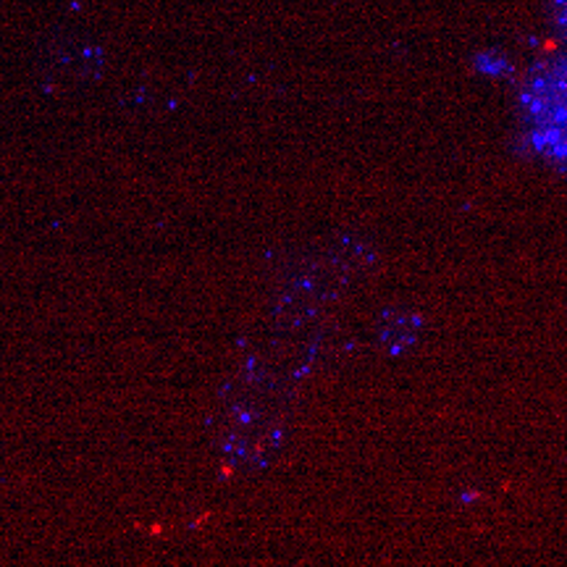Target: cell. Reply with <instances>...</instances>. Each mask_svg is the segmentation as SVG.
<instances>
[{
	"mask_svg": "<svg viewBox=\"0 0 567 567\" xmlns=\"http://www.w3.org/2000/svg\"><path fill=\"white\" fill-rule=\"evenodd\" d=\"M517 116L530 155L567 174V48L528 71L517 92Z\"/></svg>",
	"mask_w": 567,
	"mask_h": 567,
	"instance_id": "6da1fadb",
	"label": "cell"
},
{
	"mask_svg": "<svg viewBox=\"0 0 567 567\" xmlns=\"http://www.w3.org/2000/svg\"><path fill=\"white\" fill-rule=\"evenodd\" d=\"M549 11H551V21H555L559 38H563L565 48H567V0H549Z\"/></svg>",
	"mask_w": 567,
	"mask_h": 567,
	"instance_id": "7a4b0ae2",
	"label": "cell"
}]
</instances>
